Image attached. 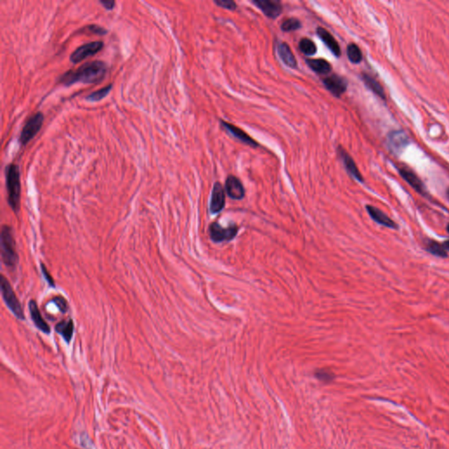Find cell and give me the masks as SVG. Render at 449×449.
<instances>
[{
  "label": "cell",
  "instance_id": "obj_1",
  "mask_svg": "<svg viewBox=\"0 0 449 449\" xmlns=\"http://www.w3.org/2000/svg\"><path fill=\"white\" fill-rule=\"evenodd\" d=\"M107 66L102 61H93L84 63L76 70H69L60 77V83L65 86L74 83H93L101 82L106 76Z\"/></svg>",
  "mask_w": 449,
  "mask_h": 449
},
{
  "label": "cell",
  "instance_id": "obj_2",
  "mask_svg": "<svg viewBox=\"0 0 449 449\" xmlns=\"http://www.w3.org/2000/svg\"><path fill=\"white\" fill-rule=\"evenodd\" d=\"M6 183L8 193V204L14 211L17 212L20 209V173L19 166L11 163L6 168Z\"/></svg>",
  "mask_w": 449,
  "mask_h": 449
},
{
  "label": "cell",
  "instance_id": "obj_3",
  "mask_svg": "<svg viewBox=\"0 0 449 449\" xmlns=\"http://www.w3.org/2000/svg\"><path fill=\"white\" fill-rule=\"evenodd\" d=\"M1 254L4 263L10 270H15L19 262L16 243L13 236L12 229L8 226H3L1 231Z\"/></svg>",
  "mask_w": 449,
  "mask_h": 449
},
{
  "label": "cell",
  "instance_id": "obj_4",
  "mask_svg": "<svg viewBox=\"0 0 449 449\" xmlns=\"http://www.w3.org/2000/svg\"><path fill=\"white\" fill-rule=\"evenodd\" d=\"M1 292H2V297H3L4 301L7 305V307L10 309L11 311L16 316L19 320L23 321L25 319L24 315V310L20 304L19 298L17 297L15 292H14L13 288L11 286L10 283L8 282L5 276H1Z\"/></svg>",
  "mask_w": 449,
  "mask_h": 449
},
{
  "label": "cell",
  "instance_id": "obj_5",
  "mask_svg": "<svg viewBox=\"0 0 449 449\" xmlns=\"http://www.w3.org/2000/svg\"><path fill=\"white\" fill-rule=\"evenodd\" d=\"M43 121H44V115L40 112L33 114L27 119L19 139L21 145H27V143L36 136L42 126Z\"/></svg>",
  "mask_w": 449,
  "mask_h": 449
},
{
  "label": "cell",
  "instance_id": "obj_6",
  "mask_svg": "<svg viewBox=\"0 0 449 449\" xmlns=\"http://www.w3.org/2000/svg\"><path fill=\"white\" fill-rule=\"evenodd\" d=\"M238 231L239 227L236 224H232L228 228H224L218 222H213L209 227L210 238L217 243L232 241L236 237Z\"/></svg>",
  "mask_w": 449,
  "mask_h": 449
},
{
  "label": "cell",
  "instance_id": "obj_7",
  "mask_svg": "<svg viewBox=\"0 0 449 449\" xmlns=\"http://www.w3.org/2000/svg\"><path fill=\"white\" fill-rule=\"evenodd\" d=\"M103 48H104V43L100 40L83 44L79 48H77L70 55V61L73 63H80L89 56H93L96 55L97 53H99V51L102 50Z\"/></svg>",
  "mask_w": 449,
  "mask_h": 449
},
{
  "label": "cell",
  "instance_id": "obj_8",
  "mask_svg": "<svg viewBox=\"0 0 449 449\" xmlns=\"http://www.w3.org/2000/svg\"><path fill=\"white\" fill-rule=\"evenodd\" d=\"M322 81L325 87L336 98H340L347 91V80L337 74L327 76Z\"/></svg>",
  "mask_w": 449,
  "mask_h": 449
},
{
  "label": "cell",
  "instance_id": "obj_9",
  "mask_svg": "<svg viewBox=\"0 0 449 449\" xmlns=\"http://www.w3.org/2000/svg\"><path fill=\"white\" fill-rule=\"evenodd\" d=\"M226 205V193L219 182L215 183L211 192L210 211L212 214H217L224 209Z\"/></svg>",
  "mask_w": 449,
  "mask_h": 449
},
{
  "label": "cell",
  "instance_id": "obj_10",
  "mask_svg": "<svg viewBox=\"0 0 449 449\" xmlns=\"http://www.w3.org/2000/svg\"><path fill=\"white\" fill-rule=\"evenodd\" d=\"M263 14L271 19L278 18L283 12V6L279 1L272 0H254L252 1Z\"/></svg>",
  "mask_w": 449,
  "mask_h": 449
},
{
  "label": "cell",
  "instance_id": "obj_11",
  "mask_svg": "<svg viewBox=\"0 0 449 449\" xmlns=\"http://www.w3.org/2000/svg\"><path fill=\"white\" fill-rule=\"evenodd\" d=\"M226 192L232 199L241 200L244 198V186L235 175H229L226 180Z\"/></svg>",
  "mask_w": 449,
  "mask_h": 449
},
{
  "label": "cell",
  "instance_id": "obj_12",
  "mask_svg": "<svg viewBox=\"0 0 449 449\" xmlns=\"http://www.w3.org/2000/svg\"><path fill=\"white\" fill-rule=\"evenodd\" d=\"M338 155L340 156V158L341 159V161L343 162L344 166H345V168L347 169V171L348 172V174L351 176H353V178L356 179L357 181L364 182V177H363V175L361 174V172L359 171L355 162H354L353 158L349 155V154L346 152V150L341 146H339V148H338Z\"/></svg>",
  "mask_w": 449,
  "mask_h": 449
},
{
  "label": "cell",
  "instance_id": "obj_13",
  "mask_svg": "<svg viewBox=\"0 0 449 449\" xmlns=\"http://www.w3.org/2000/svg\"><path fill=\"white\" fill-rule=\"evenodd\" d=\"M222 126L226 130H228V132H231L233 136H235L236 139L240 140L241 142H243L245 144L248 146H251L253 148H256L259 146L257 142H255L251 136H248L247 132H244L242 129L240 128L237 126L233 125L231 123L227 122L224 120H220Z\"/></svg>",
  "mask_w": 449,
  "mask_h": 449
},
{
  "label": "cell",
  "instance_id": "obj_14",
  "mask_svg": "<svg viewBox=\"0 0 449 449\" xmlns=\"http://www.w3.org/2000/svg\"><path fill=\"white\" fill-rule=\"evenodd\" d=\"M28 305H29L30 315H31L32 321L35 325V327L45 334H50V326L48 325L46 321L43 320L40 310L37 305L36 301L33 300V299L30 300Z\"/></svg>",
  "mask_w": 449,
  "mask_h": 449
},
{
  "label": "cell",
  "instance_id": "obj_15",
  "mask_svg": "<svg viewBox=\"0 0 449 449\" xmlns=\"http://www.w3.org/2000/svg\"><path fill=\"white\" fill-rule=\"evenodd\" d=\"M317 34L318 36L321 38V40L325 43V45L330 50L331 52L334 54V56L336 57L340 56L341 50H340V45L336 39L327 30L325 29L323 27H318Z\"/></svg>",
  "mask_w": 449,
  "mask_h": 449
},
{
  "label": "cell",
  "instance_id": "obj_16",
  "mask_svg": "<svg viewBox=\"0 0 449 449\" xmlns=\"http://www.w3.org/2000/svg\"><path fill=\"white\" fill-rule=\"evenodd\" d=\"M399 173L401 176L413 189H415L417 192L420 193V194H425L426 193V188H425V186L423 185L422 181L420 180V177L412 169H410L409 168H399Z\"/></svg>",
  "mask_w": 449,
  "mask_h": 449
},
{
  "label": "cell",
  "instance_id": "obj_17",
  "mask_svg": "<svg viewBox=\"0 0 449 449\" xmlns=\"http://www.w3.org/2000/svg\"><path fill=\"white\" fill-rule=\"evenodd\" d=\"M388 144L390 149H392L393 152H401L408 144V137L405 132L401 131L390 132L388 137Z\"/></svg>",
  "mask_w": 449,
  "mask_h": 449
},
{
  "label": "cell",
  "instance_id": "obj_18",
  "mask_svg": "<svg viewBox=\"0 0 449 449\" xmlns=\"http://www.w3.org/2000/svg\"><path fill=\"white\" fill-rule=\"evenodd\" d=\"M366 208L370 217L378 224L387 227V228H393V229H396L397 228L395 222L393 221L391 218H389L384 212L379 209L372 206V205H367Z\"/></svg>",
  "mask_w": 449,
  "mask_h": 449
},
{
  "label": "cell",
  "instance_id": "obj_19",
  "mask_svg": "<svg viewBox=\"0 0 449 449\" xmlns=\"http://www.w3.org/2000/svg\"><path fill=\"white\" fill-rule=\"evenodd\" d=\"M278 52L283 63L290 68L296 69L297 66V60L294 54L292 53L291 48L286 42H280L278 44Z\"/></svg>",
  "mask_w": 449,
  "mask_h": 449
},
{
  "label": "cell",
  "instance_id": "obj_20",
  "mask_svg": "<svg viewBox=\"0 0 449 449\" xmlns=\"http://www.w3.org/2000/svg\"><path fill=\"white\" fill-rule=\"evenodd\" d=\"M362 79L365 83V85L371 92H373L376 95L380 97L382 99H386V95H385V93H384L383 86L381 85L379 82L376 78H374L373 76H370V75L367 74V73H363L362 74Z\"/></svg>",
  "mask_w": 449,
  "mask_h": 449
},
{
  "label": "cell",
  "instance_id": "obj_21",
  "mask_svg": "<svg viewBox=\"0 0 449 449\" xmlns=\"http://www.w3.org/2000/svg\"><path fill=\"white\" fill-rule=\"evenodd\" d=\"M56 331L63 337L67 343H70L74 333V323L71 319L62 321L56 326Z\"/></svg>",
  "mask_w": 449,
  "mask_h": 449
},
{
  "label": "cell",
  "instance_id": "obj_22",
  "mask_svg": "<svg viewBox=\"0 0 449 449\" xmlns=\"http://www.w3.org/2000/svg\"><path fill=\"white\" fill-rule=\"evenodd\" d=\"M306 63L314 72L320 75H327L332 70V65L325 59H306Z\"/></svg>",
  "mask_w": 449,
  "mask_h": 449
},
{
  "label": "cell",
  "instance_id": "obj_23",
  "mask_svg": "<svg viewBox=\"0 0 449 449\" xmlns=\"http://www.w3.org/2000/svg\"><path fill=\"white\" fill-rule=\"evenodd\" d=\"M298 47H299L301 52L304 54L305 56H314L315 54L317 53L316 44L309 38H302L299 41Z\"/></svg>",
  "mask_w": 449,
  "mask_h": 449
},
{
  "label": "cell",
  "instance_id": "obj_24",
  "mask_svg": "<svg viewBox=\"0 0 449 449\" xmlns=\"http://www.w3.org/2000/svg\"><path fill=\"white\" fill-rule=\"evenodd\" d=\"M347 55L351 63H360L363 60V53L355 43H350L347 48Z\"/></svg>",
  "mask_w": 449,
  "mask_h": 449
},
{
  "label": "cell",
  "instance_id": "obj_25",
  "mask_svg": "<svg viewBox=\"0 0 449 449\" xmlns=\"http://www.w3.org/2000/svg\"><path fill=\"white\" fill-rule=\"evenodd\" d=\"M112 88V84L106 86V87H104L102 89H99V91H97L95 93L89 94V96L86 98V99H87L88 101H92V102H97V101H99V100H101V99H104V98H106V97L109 94Z\"/></svg>",
  "mask_w": 449,
  "mask_h": 449
},
{
  "label": "cell",
  "instance_id": "obj_26",
  "mask_svg": "<svg viewBox=\"0 0 449 449\" xmlns=\"http://www.w3.org/2000/svg\"><path fill=\"white\" fill-rule=\"evenodd\" d=\"M301 27V22L297 19L295 18H289L283 21V23L281 25V29L284 32H291V31H296L299 29Z\"/></svg>",
  "mask_w": 449,
  "mask_h": 449
},
{
  "label": "cell",
  "instance_id": "obj_27",
  "mask_svg": "<svg viewBox=\"0 0 449 449\" xmlns=\"http://www.w3.org/2000/svg\"><path fill=\"white\" fill-rule=\"evenodd\" d=\"M427 250L439 257H446V255H447L443 245L439 244L437 241H432L428 242L427 243Z\"/></svg>",
  "mask_w": 449,
  "mask_h": 449
},
{
  "label": "cell",
  "instance_id": "obj_28",
  "mask_svg": "<svg viewBox=\"0 0 449 449\" xmlns=\"http://www.w3.org/2000/svg\"><path fill=\"white\" fill-rule=\"evenodd\" d=\"M315 377H317L320 381L328 383L334 379V375L327 370H319L315 372Z\"/></svg>",
  "mask_w": 449,
  "mask_h": 449
},
{
  "label": "cell",
  "instance_id": "obj_29",
  "mask_svg": "<svg viewBox=\"0 0 449 449\" xmlns=\"http://www.w3.org/2000/svg\"><path fill=\"white\" fill-rule=\"evenodd\" d=\"M53 303L56 304V306L58 307L60 310H61V312H63V313H65L67 310H69V304H68V302H67L66 299L63 297H54L53 300H52Z\"/></svg>",
  "mask_w": 449,
  "mask_h": 449
},
{
  "label": "cell",
  "instance_id": "obj_30",
  "mask_svg": "<svg viewBox=\"0 0 449 449\" xmlns=\"http://www.w3.org/2000/svg\"><path fill=\"white\" fill-rule=\"evenodd\" d=\"M215 4L219 7L234 11L237 8V5L233 0H215Z\"/></svg>",
  "mask_w": 449,
  "mask_h": 449
},
{
  "label": "cell",
  "instance_id": "obj_31",
  "mask_svg": "<svg viewBox=\"0 0 449 449\" xmlns=\"http://www.w3.org/2000/svg\"><path fill=\"white\" fill-rule=\"evenodd\" d=\"M83 28H85V30H88L89 33L98 34V35H104V34H106L107 33V31L105 28H103L102 27H99L98 25H89L88 27H83Z\"/></svg>",
  "mask_w": 449,
  "mask_h": 449
},
{
  "label": "cell",
  "instance_id": "obj_32",
  "mask_svg": "<svg viewBox=\"0 0 449 449\" xmlns=\"http://www.w3.org/2000/svg\"><path fill=\"white\" fill-rule=\"evenodd\" d=\"M40 267H41V272H42L43 277L46 279L48 284H50V286L55 287V282H54L53 278L51 277V275L49 273V271H48L46 267H45V265L41 263V264H40Z\"/></svg>",
  "mask_w": 449,
  "mask_h": 449
},
{
  "label": "cell",
  "instance_id": "obj_33",
  "mask_svg": "<svg viewBox=\"0 0 449 449\" xmlns=\"http://www.w3.org/2000/svg\"><path fill=\"white\" fill-rule=\"evenodd\" d=\"M99 3L106 8V10H112L115 7V1H99Z\"/></svg>",
  "mask_w": 449,
  "mask_h": 449
},
{
  "label": "cell",
  "instance_id": "obj_34",
  "mask_svg": "<svg viewBox=\"0 0 449 449\" xmlns=\"http://www.w3.org/2000/svg\"><path fill=\"white\" fill-rule=\"evenodd\" d=\"M443 247L445 248V250L449 251V241H446V242L443 244Z\"/></svg>",
  "mask_w": 449,
  "mask_h": 449
},
{
  "label": "cell",
  "instance_id": "obj_35",
  "mask_svg": "<svg viewBox=\"0 0 449 449\" xmlns=\"http://www.w3.org/2000/svg\"><path fill=\"white\" fill-rule=\"evenodd\" d=\"M446 195H447V198H448L449 200V189L447 190V192H446Z\"/></svg>",
  "mask_w": 449,
  "mask_h": 449
},
{
  "label": "cell",
  "instance_id": "obj_36",
  "mask_svg": "<svg viewBox=\"0 0 449 449\" xmlns=\"http://www.w3.org/2000/svg\"><path fill=\"white\" fill-rule=\"evenodd\" d=\"M447 231H448V233H449V224H448V226H447Z\"/></svg>",
  "mask_w": 449,
  "mask_h": 449
}]
</instances>
